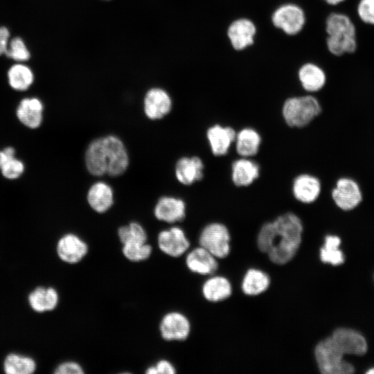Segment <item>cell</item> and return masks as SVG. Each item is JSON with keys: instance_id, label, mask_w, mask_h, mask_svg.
<instances>
[{"instance_id": "obj_1", "label": "cell", "mask_w": 374, "mask_h": 374, "mask_svg": "<svg viewBox=\"0 0 374 374\" xmlns=\"http://www.w3.org/2000/svg\"><path fill=\"white\" fill-rule=\"evenodd\" d=\"M303 231L301 218L292 212H286L262 225L257 235V246L271 262L285 265L297 253Z\"/></svg>"}, {"instance_id": "obj_2", "label": "cell", "mask_w": 374, "mask_h": 374, "mask_svg": "<svg viewBox=\"0 0 374 374\" xmlns=\"http://www.w3.org/2000/svg\"><path fill=\"white\" fill-rule=\"evenodd\" d=\"M84 161L87 170L94 176H119L129 165V157L123 142L114 135L92 141L86 150Z\"/></svg>"}, {"instance_id": "obj_3", "label": "cell", "mask_w": 374, "mask_h": 374, "mask_svg": "<svg viewBox=\"0 0 374 374\" xmlns=\"http://www.w3.org/2000/svg\"><path fill=\"white\" fill-rule=\"evenodd\" d=\"M325 45L334 57L354 53L357 48V29L346 13L332 12L324 20Z\"/></svg>"}, {"instance_id": "obj_4", "label": "cell", "mask_w": 374, "mask_h": 374, "mask_svg": "<svg viewBox=\"0 0 374 374\" xmlns=\"http://www.w3.org/2000/svg\"><path fill=\"white\" fill-rule=\"evenodd\" d=\"M322 112L319 100L312 93L292 96L282 105L281 114L285 124L291 128H304Z\"/></svg>"}, {"instance_id": "obj_5", "label": "cell", "mask_w": 374, "mask_h": 374, "mask_svg": "<svg viewBox=\"0 0 374 374\" xmlns=\"http://www.w3.org/2000/svg\"><path fill=\"white\" fill-rule=\"evenodd\" d=\"M271 26L287 37H296L305 29L308 15L305 8L292 1L281 2L271 10L269 15Z\"/></svg>"}, {"instance_id": "obj_6", "label": "cell", "mask_w": 374, "mask_h": 374, "mask_svg": "<svg viewBox=\"0 0 374 374\" xmlns=\"http://www.w3.org/2000/svg\"><path fill=\"white\" fill-rule=\"evenodd\" d=\"M345 354L330 337L319 341L314 356L319 371L323 374H350L354 366L344 359Z\"/></svg>"}, {"instance_id": "obj_7", "label": "cell", "mask_w": 374, "mask_h": 374, "mask_svg": "<svg viewBox=\"0 0 374 374\" xmlns=\"http://www.w3.org/2000/svg\"><path fill=\"white\" fill-rule=\"evenodd\" d=\"M258 27L247 16L233 19L227 24L225 35L230 47L235 52H243L252 47L256 41Z\"/></svg>"}, {"instance_id": "obj_8", "label": "cell", "mask_w": 374, "mask_h": 374, "mask_svg": "<svg viewBox=\"0 0 374 374\" xmlns=\"http://www.w3.org/2000/svg\"><path fill=\"white\" fill-rule=\"evenodd\" d=\"M231 235L228 228L220 222L206 225L199 234V245L216 258H224L230 252Z\"/></svg>"}, {"instance_id": "obj_9", "label": "cell", "mask_w": 374, "mask_h": 374, "mask_svg": "<svg viewBox=\"0 0 374 374\" xmlns=\"http://www.w3.org/2000/svg\"><path fill=\"white\" fill-rule=\"evenodd\" d=\"M331 197L339 209L350 211L360 204L363 195L359 184L355 179L343 177L336 181L331 191Z\"/></svg>"}, {"instance_id": "obj_10", "label": "cell", "mask_w": 374, "mask_h": 374, "mask_svg": "<svg viewBox=\"0 0 374 374\" xmlns=\"http://www.w3.org/2000/svg\"><path fill=\"white\" fill-rule=\"evenodd\" d=\"M296 78L305 92L312 94L326 87L328 75L321 64L313 60H307L298 66Z\"/></svg>"}, {"instance_id": "obj_11", "label": "cell", "mask_w": 374, "mask_h": 374, "mask_svg": "<svg viewBox=\"0 0 374 374\" xmlns=\"http://www.w3.org/2000/svg\"><path fill=\"white\" fill-rule=\"evenodd\" d=\"M322 190L320 179L310 173L303 172L296 175L292 183L291 191L294 199L304 204L315 202Z\"/></svg>"}, {"instance_id": "obj_12", "label": "cell", "mask_w": 374, "mask_h": 374, "mask_svg": "<svg viewBox=\"0 0 374 374\" xmlns=\"http://www.w3.org/2000/svg\"><path fill=\"white\" fill-rule=\"evenodd\" d=\"M159 330L162 338L166 341H184L189 336L190 323L184 314L170 312L161 319Z\"/></svg>"}, {"instance_id": "obj_13", "label": "cell", "mask_w": 374, "mask_h": 374, "mask_svg": "<svg viewBox=\"0 0 374 374\" xmlns=\"http://www.w3.org/2000/svg\"><path fill=\"white\" fill-rule=\"evenodd\" d=\"M157 244L163 253L174 258L182 256L190 247L184 230L178 226L161 231L157 237Z\"/></svg>"}, {"instance_id": "obj_14", "label": "cell", "mask_w": 374, "mask_h": 374, "mask_svg": "<svg viewBox=\"0 0 374 374\" xmlns=\"http://www.w3.org/2000/svg\"><path fill=\"white\" fill-rule=\"evenodd\" d=\"M235 135L236 131L231 126L220 124L210 126L206 136L212 154L215 157L227 154L234 143Z\"/></svg>"}, {"instance_id": "obj_15", "label": "cell", "mask_w": 374, "mask_h": 374, "mask_svg": "<svg viewBox=\"0 0 374 374\" xmlns=\"http://www.w3.org/2000/svg\"><path fill=\"white\" fill-rule=\"evenodd\" d=\"M56 251L58 257L63 262L75 264L82 260L87 255L88 245L77 235L67 233L58 240Z\"/></svg>"}, {"instance_id": "obj_16", "label": "cell", "mask_w": 374, "mask_h": 374, "mask_svg": "<svg viewBox=\"0 0 374 374\" xmlns=\"http://www.w3.org/2000/svg\"><path fill=\"white\" fill-rule=\"evenodd\" d=\"M331 337L345 355H362L367 351L366 339L355 330L339 328L332 332Z\"/></svg>"}, {"instance_id": "obj_17", "label": "cell", "mask_w": 374, "mask_h": 374, "mask_svg": "<svg viewBox=\"0 0 374 374\" xmlns=\"http://www.w3.org/2000/svg\"><path fill=\"white\" fill-rule=\"evenodd\" d=\"M260 175L259 164L251 158L241 157L235 159L231 165V179L238 188L251 185Z\"/></svg>"}, {"instance_id": "obj_18", "label": "cell", "mask_w": 374, "mask_h": 374, "mask_svg": "<svg viewBox=\"0 0 374 374\" xmlns=\"http://www.w3.org/2000/svg\"><path fill=\"white\" fill-rule=\"evenodd\" d=\"M172 100L168 93L160 89H150L144 98V112L151 120L161 119L171 110Z\"/></svg>"}, {"instance_id": "obj_19", "label": "cell", "mask_w": 374, "mask_h": 374, "mask_svg": "<svg viewBox=\"0 0 374 374\" xmlns=\"http://www.w3.org/2000/svg\"><path fill=\"white\" fill-rule=\"evenodd\" d=\"M204 169V163L199 157H184L177 161L175 177L181 184L192 185L203 178Z\"/></svg>"}, {"instance_id": "obj_20", "label": "cell", "mask_w": 374, "mask_h": 374, "mask_svg": "<svg viewBox=\"0 0 374 374\" xmlns=\"http://www.w3.org/2000/svg\"><path fill=\"white\" fill-rule=\"evenodd\" d=\"M154 214L160 221L168 223L181 221L186 215L185 202L174 197H162L155 205Z\"/></svg>"}, {"instance_id": "obj_21", "label": "cell", "mask_w": 374, "mask_h": 374, "mask_svg": "<svg viewBox=\"0 0 374 374\" xmlns=\"http://www.w3.org/2000/svg\"><path fill=\"white\" fill-rule=\"evenodd\" d=\"M260 134L251 127H245L236 132L234 146L236 153L241 157L256 156L261 146Z\"/></svg>"}, {"instance_id": "obj_22", "label": "cell", "mask_w": 374, "mask_h": 374, "mask_svg": "<svg viewBox=\"0 0 374 374\" xmlns=\"http://www.w3.org/2000/svg\"><path fill=\"white\" fill-rule=\"evenodd\" d=\"M186 265L190 271L201 275L213 274L218 267L216 258L201 246L187 254Z\"/></svg>"}, {"instance_id": "obj_23", "label": "cell", "mask_w": 374, "mask_h": 374, "mask_svg": "<svg viewBox=\"0 0 374 374\" xmlns=\"http://www.w3.org/2000/svg\"><path fill=\"white\" fill-rule=\"evenodd\" d=\"M44 106L37 98H24L19 103L16 115L18 120L30 129L38 128L43 120Z\"/></svg>"}, {"instance_id": "obj_24", "label": "cell", "mask_w": 374, "mask_h": 374, "mask_svg": "<svg viewBox=\"0 0 374 374\" xmlns=\"http://www.w3.org/2000/svg\"><path fill=\"white\" fill-rule=\"evenodd\" d=\"M90 207L98 213L108 211L114 204V192L105 182L98 181L89 188L87 195Z\"/></svg>"}, {"instance_id": "obj_25", "label": "cell", "mask_w": 374, "mask_h": 374, "mask_svg": "<svg viewBox=\"0 0 374 374\" xmlns=\"http://www.w3.org/2000/svg\"><path fill=\"white\" fill-rule=\"evenodd\" d=\"M30 307L37 312L54 310L58 303L59 296L53 287H37L28 296Z\"/></svg>"}, {"instance_id": "obj_26", "label": "cell", "mask_w": 374, "mask_h": 374, "mask_svg": "<svg viewBox=\"0 0 374 374\" xmlns=\"http://www.w3.org/2000/svg\"><path fill=\"white\" fill-rule=\"evenodd\" d=\"M202 292L207 301L219 302L226 300L231 295L232 287L226 278L214 276L204 282Z\"/></svg>"}, {"instance_id": "obj_27", "label": "cell", "mask_w": 374, "mask_h": 374, "mask_svg": "<svg viewBox=\"0 0 374 374\" xmlns=\"http://www.w3.org/2000/svg\"><path fill=\"white\" fill-rule=\"evenodd\" d=\"M270 284L269 276L262 270L249 269L245 273L241 287L242 292L249 296H256L265 292Z\"/></svg>"}, {"instance_id": "obj_28", "label": "cell", "mask_w": 374, "mask_h": 374, "mask_svg": "<svg viewBox=\"0 0 374 374\" xmlns=\"http://www.w3.org/2000/svg\"><path fill=\"white\" fill-rule=\"evenodd\" d=\"M341 242V238L338 235H327L319 251L321 260L324 263L334 266L343 264L345 257L344 253L339 249Z\"/></svg>"}, {"instance_id": "obj_29", "label": "cell", "mask_w": 374, "mask_h": 374, "mask_svg": "<svg viewBox=\"0 0 374 374\" xmlns=\"http://www.w3.org/2000/svg\"><path fill=\"white\" fill-rule=\"evenodd\" d=\"M36 368L33 358L17 353L8 355L3 364V371L7 374H31Z\"/></svg>"}, {"instance_id": "obj_30", "label": "cell", "mask_w": 374, "mask_h": 374, "mask_svg": "<svg viewBox=\"0 0 374 374\" xmlns=\"http://www.w3.org/2000/svg\"><path fill=\"white\" fill-rule=\"evenodd\" d=\"M10 86L17 91H25L33 84L34 75L27 66L24 64L13 65L8 73Z\"/></svg>"}, {"instance_id": "obj_31", "label": "cell", "mask_w": 374, "mask_h": 374, "mask_svg": "<svg viewBox=\"0 0 374 374\" xmlns=\"http://www.w3.org/2000/svg\"><path fill=\"white\" fill-rule=\"evenodd\" d=\"M118 235L123 244L132 243H145L147 242V233L144 228L138 222H132L118 229Z\"/></svg>"}, {"instance_id": "obj_32", "label": "cell", "mask_w": 374, "mask_h": 374, "mask_svg": "<svg viewBox=\"0 0 374 374\" xmlns=\"http://www.w3.org/2000/svg\"><path fill=\"white\" fill-rule=\"evenodd\" d=\"M123 253L130 261L140 262L148 259L152 253V247L145 243H132L123 245Z\"/></svg>"}, {"instance_id": "obj_33", "label": "cell", "mask_w": 374, "mask_h": 374, "mask_svg": "<svg viewBox=\"0 0 374 374\" xmlns=\"http://www.w3.org/2000/svg\"><path fill=\"white\" fill-rule=\"evenodd\" d=\"M5 54L19 62L26 61L30 58V52L20 37H15L10 41Z\"/></svg>"}, {"instance_id": "obj_34", "label": "cell", "mask_w": 374, "mask_h": 374, "mask_svg": "<svg viewBox=\"0 0 374 374\" xmlns=\"http://www.w3.org/2000/svg\"><path fill=\"white\" fill-rule=\"evenodd\" d=\"M357 15L365 24L374 26V0H359L357 5Z\"/></svg>"}, {"instance_id": "obj_35", "label": "cell", "mask_w": 374, "mask_h": 374, "mask_svg": "<svg viewBox=\"0 0 374 374\" xmlns=\"http://www.w3.org/2000/svg\"><path fill=\"white\" fill-rule=\"evenodd\" d=\"M0 170L5 178L16 179L23 174L24 165L21 161L14 157L6 162Z\"/></svg>"}, {"instance_id": "obj_36", "label": "cell", "mask_w": 374, "mask_h": 374, "mask_svg": "<svg viewBox=\"0 0 374 374\" xmlns=\"http://www.w3.org/2000/svg\"><path fill=\"white\" fill-rule=\"evenodd\" d=\"M55 374H82L84 370L77 362L69 361L60 364L55 369Z\"/></svg>"}, {"instance_id": "obj_37", "label": "cell", "mask_w": 374, "mask_h": 374, "mask_svg": "<svg viewBox=\"0 0 374 374\" xmlns=\"http://www.w3.org/2000/svg\"><path fill=\"white\" fill-rule=\"evenodd\" d=\"M154 366L156 374H175L176 373L174 366L166 359L159 360Z\"/></svg>"}, {"instance_id": "obj_38", "label": "cell", "mask_w": 374, "mask_h": 374, "mask_svg": "<svg viewBox=\"0 0 374 374\" xmlns=\"http://www.w3.org/2000/svg\"><path fill=\"white\" fill-rule=\"evenodd\" d=\"M10 33L7 28L0 27V55L5 54L8 46Z\"/></svg>"}, {"instance_id": "obj_39", "label": "cell", "mask_w": 374, "mask_h": 374, "mask_svg": "<svg viewBox=\"0 0 374 374\" xmlns=\"http://www.w3.org/2000/svg\"><path fill=\"white\" fill-rule=\"evenodd\" d=\"M15 150L12 147H6L0 151V169L9 160L15 157Z\"/></svg>"}, {"instance_id": "obj_40", "label": "cell", "mask_w": 374, "mask_h": 374, "mask_svg": "<svg viewBox=\"0 0 374 374\" xmlns=\"http://www.w3.org/2000/svg\"><path fill=\"white\" fill-rule=\"evenodd\" d=\"M330 6H337L344 3L346 0H321Z\"/></svg>"}, {"instance_id": "obj_41", "label": "cell", "mask_w": 374, "mask_h": 374, "mask_svg": "<svg viewBox=\"0 0 374 374\" xmlns=\"http://www.w3.org/2000/svg\"><path fill=\"white\" fill-rule=\"evenodd\" d=\"M366 373L368 374H374V368H370Z\"/></svg>"}]
</instances>
